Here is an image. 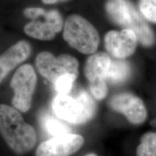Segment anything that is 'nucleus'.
Segmentation results:
<instances>
[{"instance_id":"obj_8","label":"nucleus","mask_w":156,"mask_h":156,"mask_svg":"<svg viewBox=\"0 0 156 156\" xmlns=\"http://www.w3.org/2000/svg\"><path fill=\"white\" fill-rule=\"evenodd\" d=\"M108 106L115 112L124 115L130 124L140 125L147 119V108L143 101L133 93L124 92L115 94L108 101Z\"/></svg>"},{"instance_id":"obj_7","label":"nucleus","mask_w":156,"mask_h":156,"mask_svg":"<svg viewBox=\"0 0 156 156\" xmlns=\"http://www.w3.org/2000/svg\"><path fill=\"white\" fill-rule=\"evenodd\" d=\"M36 84V73L31 64H23L16 70L10 81V87L14 91L12 98L14 108L24 113L30 110Z\"/></svg>"},{"instance_id":"obj_13","label":"nucleus","mask_w":156,"mask_h":156,"mask_svg":"<svg viewBox=\"0 0 156 156\" xmlns=\"http://www.w3.org/2000/svg\"><path fill=\"white\" fill-rule=\"evenodd\" d=\"M39 124L46 133L52 136L71 133V129L61 119L48 113H43L39 117Z\"/></svg>"},{"instance_id":"obj_12","label":"nucleus","mask_w":156,"mask_h":156,"mask_svg":"<svg viewBox=\"0 0 156 156\" xmlns=\"http://www.w3.org/2000/svg\"><path fill=\"white\" fill-rule=\"evenodd\" d=\"M132 73L130 64L126 59L112 58L106 76L107 83L111 85H121L125 83Z\"/></svg>"},{"instance_id":"obj_22","label":"nucleus","mask_w":156,"mask_h":156,"mask_svg":"<svg viewBox=\"0 0 156 156\" xmlns=\"http://www.w3.org/2000/svg\"><path fill=\"white\" fill-rule=\"evenodd\" d=\"M69 0H61V2H68Z\"/></svg>"},{"instance_id":"obj_4","label":"nucleus","mask_w":156,"mask_h":156,"mask_svg":"<svg viewBox=\"0 0 156 156\" xmlns=\"http://www.w3.org/2000/svg\"><path fill=\"white\" fill-rule=\"evenodd\" d=\"M63 38L77 51L92 54L97 51L100 36L90 22L79 15H71L64 23Z\"/></svg>"},{"instance_id":"obj_19","label":"nucleus","mask_w":156,"mask_h":156,"mask_svg":"<svg viewBox=\"0 0 156 156\" xmlns=\"http://www.w3.org/2000/svg\"><path fill=\"white\" fill-rule=\"evenodd\" d=\"M46 12V10L41 7H30L24 9L23 13L26 18L30 19L31 20H36L40 19L41 17H44Z\"/></svg>"},{"instance_id":"obj_10","label":"nucleus","mask_w":156,"mask_h":156,"mask_svg":"<svg viewBox=\"0 0 156 156\" xmlns=\"http://www.w3.org/2000/svg\"><path fill=\"white\" fill-rule=\"evenodd\" d=\"M137 44L136 36L129 29L110 30L104 37L105 48L109 55L115 58L126 59L133 55Z\"/></svg>"},{"instance_id":"obj_3","label":"nucleus","mask_w":156,"mask_h":156,"mask_svg":"<svg viewBox=\"0 0 156 156\" xmlns=\"http://www.w3.org/2000/svg\"><path fill=\"white\" fill-rule=\"evenodd\" d=\"M54 114L70 124L80 125L90 121L97 112L95 98L87 91L81 90L76 97L57 94L51 103Z\"/></svg>"},{"instance_id":"obj_1","label":"nucleus","mask_w":156,"mask_h":156,"mask_svg":"<svg viewBox=\"0 0 156 156\" xmlns=\"http://www.w3.org/2000/svg\"><path fill=\"white\" fill-rule=\"evenodd\" d=\"M0 134L18 155L30 152L37 142L35 129L25 122L17 109L7 104H0Z\"/></svg>"},{"instance_id":"obj_5","label":"nucleus","mask_w":156,"mask_h":156,"mask_svg":"<svg viewBox=\"0 0 156 156\" xmlns=\"http://www.w3.org/2000/svg\"><path fill=\"white\" fill-rule=\"evenodd\" d=\"M112 56L103 51L90 54L84 66V75L89 83L90 94L95 100L101 101L108 92L107 73L112 62Z\"/></svg>"},{"instance_id":"obj_2","label":"nucleus","mask_w":156,"mask_h":156,"mask_svg":"<svg viewBox=\"0 0 156 156\" xmlns=\"http://www.w3.org/2000/svg\"><path fill=\"white\" fill-rule=\"evenodd\" d=\"M105 10L111 21L133 31L142 46L151 47L155 44V33L130 0H107Z\"/></svg>"},{"instance_id":"obj_6","label":"nucleus","mask_w":156,"mask_h":156,"mask_svg":"<svg viewBox=\"0 0 156 156\" xmlns=\"http://www.w3.org/2000/svg\"><path fill=\"white\" fill-rule=\"evenodd\" d=\"M36 67L42 77L54 83L60 76L69 74L77 78L79 62L74 56L62 54L56 57L48 51H42L36 58Z\"/></svg>"},{"instance_id":"obj_16","label":"nucleus","mask_w":156,"mask_h":156,"mask_svg":"<svg viewBox=\"0 0 156 156\" xmlns=\"http://www.w3.org/2000/svg\"><path fill=\"white\" fill-rule=\"evenodd\" d=\"M138 5L144 18L156 24V0H139Z\"/></svg>"},{"instance_id":"obj_17","label":"nucleus","mask_w":156,"mask_h":156,"mask_svg":"<svg viewBox=\"0 0 156 156\" xmlns=\"http://www.w3.org/2000/svg\"><path fill=\"white\" fill-rule=\"evenodd\" d=\"M44 21L48 24L56 34H58L63 29L64 21L61 13L57 9H50L45 13Z\"/></svg>"},{"instance_id":"obj_9","label":"nucleus","mask_w":156,"mask_h":156,"mask_svg":"<svg viewBox=\"0 0 156 156\" xmlns=\"http://www.w3.org/2000/svg\"><path fill=\"white\" fill-rule=\"evenodd\" d=\"M85 143L83 136L68 133L53 136L43 142L36 151V156H70L79 151Z\"/></svg>"},{"instance_id":"obj_18","label":"nucleus","mask_w":156,"mask_h":156,"mask_svg":"<svg viewBox=\"0 0 156 156\" xmlns=\"http://www.w3.org/2000/svg\"><path fill=\"white\" fill-rule=\"evenodd\" d=\"M76 79L77 77L69 74L60 76L54 83L55 90L58 94H69Z\"/></svg>"},{"instance_id":"obj_20","label":"nucleus","mask_w":156,"mask_h":156,"mask_svg":"<svg viewBox=\"0 0 156 156\" xmlns=\"http://www.w3.org/2000/svg\"><path fill=\"white\" fill-rule=\"evenodd\" d=\"M41 1L46 5H54V4L61 2V0H41Z\"/></svg>"},{"instance_id":"obj_15","label":"nucleus","mask_w":156,"mask_h":156,"mask_svg":"<svg viewBox=\"0 0 156 156\" xmlns=\"http://www.w3.org/2000/svg\"><path fill=\"white\" fill-rule=\"evenodd\" d=\"M136 156H156V132H149L140 138L136 151Z\"/></svg>"},{"instance_id":"obj_11","label":"nucleus","mask_w":156,"mask_h":156,"mask_svg":"<svg viewBox=\"0 0 156 156\" xmlns=\"http://www.w3.org/2000/svg\"><path fill=\"white\" fill-rule=\"evenodd\" d=\"M31 51L32 48L30 43L21 40L0 55V83L12 70L30 56Z\"/></svg>"},{"instance_id":"obj_14","label":"nucleus","mask_w":156,"mask_h":156,"mask_svg":"<svg viewBox=\"0 0 156 156\" xmlns=\"http://www.w3.org/2000/svg\"><path fill=\"white\" fill-rule=\"evenodd\" d=\"M23 30L27 36L41 41L53 40L56 34L47 23L39 20V19L27 23Z\"/></svg>"},{"instance_id":"obj_21","label":"nucleus","mask_w":156,"mask_h":156,"mask_svg":"<svg viewBox=\"0 0 156 156\" xmlns=\"http://www.w3.org/2000/svg\"><path fill=\"white\" fill-rule=\"evenodd\" d=\"M85 156H98V155H96V154H95V153H89Z\"/></svg>"}]
</instances>
